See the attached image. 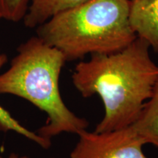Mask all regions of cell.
Wrapping results in <instances>:
<instances>
[{
	"mask_svg": "<svg viewBox=\"0 0 158 158\" xmlns=\"http://www.w3.org/2000/svg\"><path fill=\"white\" fill-rule=\"evenodd\" d=\"M89 1L91 0H29L27 12L23 19V23L27 28H37L55 15Z\"/></svg>",
	"mask_w": 158,
	"mask_h": 158,
	"instance_id": "6",
	"label": "cell"
},
{
	"mask_svg": "<svg viewBox=\"0 0 158 158\" xmlns=\"http://www.w3.org/2000/svg\"><path fill=\"white\" fill-rule=\"evenodd\" d=\"M70 153V158H149L145 155L143 140L131 127L95 133L84 130Z\"/></svg>",
	"mask_w": 158,
	"mask_h": 158,
	"instance_id": "4",
	"label": "cell"
},
{
	"mask_svg": "<svg viewBox=\"0 0 158 158\" xmlns=\"http://www.w3.org/2000/svg\"><path fill=\"white\" fill-rule=\"evenodd\" d=\"M130 127L145 144L150 143L158 147V79L152 96L144 104L137 120Z\"/></svg>",
	"mask_w": 158,
	"mask_h": 158,
	"instance_id": "7",
	"label": "cell"
},
{
	"mask_svg": "<svg viewBox=\"0 0 158 158\" xmlns=\"http://www.w3.org/2000/svg\"><path fill=\"white\" fill-rule=\"evenodd\" d=\"M7 56L5 54L0 52V68L7 62ZM0 130L3 131L13 130L16 133L21 134L24 137L29 138L31 141L40 146L44 149H48L51 147V142L45 139L38 134L33 133L27 128L23 127L19 122L13 118L7 110L0 106Z\"/></svg>",
	"mask_w": 158,
	"mask_h": 158,
	"instance_id": "8",
	"label": "cell"
},
{
	"mask_svg": "<svg viewBox=\"0 0 158 158\" xmlns=\"http://www.w3.org/2000/svg\"><path fill=\"white\" fill-rule=\"evenodd\" d=\"M51 158H54V157H51Z\"/></svg>",
	"mask_w": 158,
	"mask_h": 158,
	"instance_id": "12",
	"label": "cell"
},
{
	"mask_svg": "<svg viewBox=\"0 0 158 158\" xmlns=\"http://www.w3.org/2000/svg\"><path fill=\"white\" fill-rule=\"evenodd\" d=\"M0 158H5V157H2L0 156ZM7 158H30V157H27V156H19V155H17L16 154L13 153V154H11V155H10Z\"/></svg>",
	"mask_w": 158,
	"mask_h": 158,
	"instance_id": "10",
	"label": "cell"
},
{
	"mask_svg": "<svg viewBox=\"0 0 158 158\" xmlns=\"http://www.w3.org/2000/svg\"><path fill=\"white\" fill-rule=\"evenodd\" d=\"M36 32L66 61L117 52L137 37L130 23L129 0H91L55 15Z\"/></svg>",
	"mask_w": 158,
	"mask_h": 158,
	"instance_id": "3",
	"label": "cell"
},
{
	"mask_svg": "<svg viewBox=\"0 0 158 158\" xmlns=\"http://www.w3.org/2000/svg\"><path fill=\"white\" fill-rule=\"evenodd\" d=\"M29 0H0L2 19L13 22L23 20L29 7Z\"/></svg>",
	"mask_w": 158,
	"mask_h": 158,
	"instance_id": "9",
	"label": "cell"
},
{
	"mask_svg": "<svg viewBox=\"0 0 158 158\" xmlns=\"http://www.w3.org/2000/svg\"><path fill=\"white\" fill-rule=\"evenodd\" d=\"M150 48L137 37L121 51L92 54L76 64L72 75L76 89L85 98L97 94L103 102L104 116L94 132L122 130L137 120L158 79Z\"/></svg>",
	"mask_w": 158,
	"mask_h": 158,
	"instance_id": "1",
	"label": "cell"
},
{
	"mask_svg": "<svg viewBox=\"0 0 158 158\" xmlns=\"http://www.w3.org/2000/svg\"><path fill=\"white\" fill-rule=\"evenodd\" d=\"M2 19V14H1V12H0V19Z\"/></svg>",
	"mask_w": 158,
	"mask_h": 158,
	"instance_id": "11",
	"label": "cell"
},
{
	"mask_svg": "<svg viewBox=\"0 0 158 158\" xmlns=\"http://www.w3.org/2000/svg\"><path fill=\"white\" fill-rule=\"evenodd\" d=\"M129 20L136 36L158 54V0H129Z\"/></svg>",
	"mask_w": 158,
	"mask_h": 158,
	"instance_id": "5",
	"label": "cell"
},
{
	"mask_svg": "<svg viewBox=\"0 0 158 158\" xmlns=\"http://www.w3.org/2000/svg\"><path fill=\"white\" fill-rule=\"evenodd\" d=\"M66 59L62 52L32 37L18 48L10 68L0 75V94H10L28 100L47 114L38 135L50 141L62 133L78 135L89 122L71 111L59 91V77Z\"/></svg>",
	"mask_w": 158,
	"mask_h": 158,
	"instance_id": "2",
	"label": "cell"
}]
</instances>
